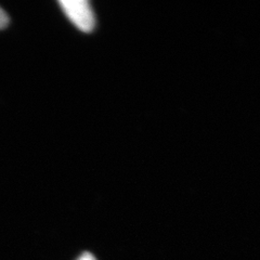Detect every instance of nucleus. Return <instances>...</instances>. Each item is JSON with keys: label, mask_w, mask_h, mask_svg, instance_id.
<instances>
[{"label": "nucleus", "mask_w": 260, "mask_h": 260, "mask_svg": "<svg viewBox=\"0 0 260 260\" xmlns=\"http://www.w3.org/2000/svg\"><path fill=\"white\" fill-rule=\"evenodd\" d=\"M77 260H96L90 253H84Z\"/></svg>", "instance_id": "7ed1b4c3"}, {"label": "nucleus", "mask_w": 260, "mask_h": 260, "mask_svg": "<svg viewBox=\"0 0 260 260\" xmlns=\"http://www.w3.org/2000/svg\"><path fill=\"white\" fill-rule=\"evenodd\" d=\"M65 15L81 31L89 32L94 27L92 8L86 0H62L59 3Z\"/></svg>", "instance_id": "f257e3e1"}, {"label": "nucleus", "mask_w": 260, "mask_h": 260, "mask_svg": "<svg viewBox=\"0 0 260 260\" xmlns=\"http://www.w3.org/2000/svg\"><path fill=\"white\" fill-rule=\"evenodd\" d=\"M9 23V16L0 8V29L5 28Z\"/></svg>", "instance_id": "f03ea898"}]
</instances>
